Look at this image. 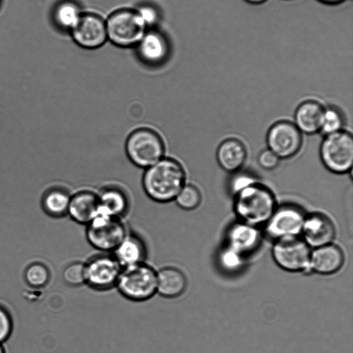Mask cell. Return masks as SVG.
I'll list each match as a JSON object with an SVG mask.
<instances>
[{
    "mask_svg": "<svg viewBox=\"0 0 353 353\" xmlns=\"http://www.w3.org/2000/svg\"><path fill=\"white\" fill-rule=\"evenodd\" d=\"M143 188L146 194L159 203H167L175 197L185 184V172L176 159L163 157L145 169Z\"/></svg>",
    "mask_w": 353,
    "mask_h": 353,
    "instance_id": "1",
    "label": "cell"
},
{
    "mask_svg": "<svg viewBox=\"0 0 353 353\" xmlns=\"http://www.w3.org/2000/svg\"><path fill=\"white\" fill-rule=\"evenodd\" d=\"M234 208L242 222L251 225L266 223L276 208L270 190L258 182L234 195Z\"/></svg>",
    "mask_w": 353,
    "mask_h": 353,
    "instance_id": "2",
    "label": "cell"
},
{
    "mask_svg": "<svg viewBox=\"0 0 353 353\" xmlns=\"http://www.w3.org/2000/svg\"><path fill=\"white\" fill-rule=\"evenodd\" d=\"M115 287L130 301H147L157 294V271L145 262L123 267Z\"/></svg>",
    "mask_w": 353,
    "mask_h": 353,
    "instance_id": "3",
    "label": "cell"
},
{
    "mask_svg": "<svg viewBox=\"0 0 353 353\" xmlns=\"http://www.w3.org/2000/svg\"><path fill=\"white\" fill-rule=\"evenodd\" d=\"M125 152L134 165L146 169L164 157L165 143L154 130L140 128L128 137Z\"/></svg>",
    "mask_w": 353,
    "mask_h": 353,
    "instance_id": "4",
    "label": "cell"
},
{
    "mask_svg": "<svg viewBox=\"0 0 353 353\" xmlns=\"http://www.w3.org/2000/svg\"><path fill=\"white\" fill-rule=\"evenodd\" d=\"M320 157L325 167L336 174H345L353 164V137L341 130L325 135L320 146Z\"/></svg>",
    "mask_w": 353,
    "mask_h": 353,
    "instance_id": "5",
    "label": "cell"
},
{
    "mask_svg": "<svg viewBox=\"0 0 353 353\" xmlns=\"http://www.w3.org/2000/svg\"><path fill=\"white\" fill-rule=\"evenodd\" d=\"M145 23L137 11L121 9L114 12L106 23L110 41L121 47H130L140 42L144 36Z\"/></svg>",
    "mask_w": 353,
    "mask_h": 353,
    "instance_id": "6",
    "label": "cell"
},
{
    "mask_svg": "<svg viewBox=\"0 0 353 353\" xmlns=\"http://www.w3.org/2000/svg\"><path fill=\"white\" fill-rule=\"evenodd\" d=\"M128 233L120 218L98 213L87 225L85 236L94 248L112 253Z\"/></svg>",
    "mask_w": 353,
    "mask_h": 353,
    "instance_id": "7",
    "label": "cell"
},
{
    "mask_svg": "<svg viewBox=\"0 0 353 353\" xmlns=\"http://www.w3.org/2000/svg\"><path fill=\"white\" fill-rule=\"evenodd\" d=\"M272 254L276 265L285 271L298 272L310 268V246L298 236L276 240Z\"/></svg>",
    "mask_w": 353,
    "mask_h": 353,
    "instance_id": "8",
    "label": "cell"
},
{
    "mask_svg": "<svg viewBox=\"0 0 353 353\" xmlns=\"http://www.w3.org/2000/svg\"><path fill=\"white\" fill-rule=\"evenodd\" d=\"M122 268L112 253L94 255L85 263V284L99 291L111 289L116 286Z\"/></svg>",
    "mask_w": 353,
    "mask_h": 353,
    "instance_id": "9",
    "label": "cell"
},
{
    "mask_svg": "<svg viewBox=\"0 0 353 353\" xmlns=\"http://www.w3.org/2000/svg\"><path fill=\"white\" fill-rule=\"evenodd\" d=\"M266 141L268 149L280 159H288L299 152L303 139L301 132L294 123L280 121L270 128Z\"/></svg>",
    "mask_w": 353,
    "mask_h": 353,
    "instance_id": "10",
    "label": "cell"
},
{
    "mask_svg": "<svg viewBox=\"0 0 353 353\" xmlns=\"http://www.w3.org/2000/svg\"><path fill=\"white\" fill-rule=\"evenodd\" d=\"M305 216L296 205L285 204L276 208L266 223L267 233L276 240L296 237L301 234Z\"/></svg>",
    "mask_w": 353,
    "mask_h": 353,
    "instance_id": "11",
    "label": "cell"
},
{
    "mask_svg": "<svg viewBox=\"0 0 353 353\" xmlns=\"http://www.w3.org/2000/svg\"><path fill=\"white\" fill-rule=\"evenodd\" d=\"M71 32L75 42L88 49L100 47L108 37L106 23L99 15L94 13L81 14Z\"/></svg>",
    "mask_w": 353,
    "mask_h": 353,
    "instance_id": "12",
    "label": "cell"
},
{
    "mask_svg": "<svg viewBox=\"0 0 353 353\" xmlns=\"http://www.w3.org/2000/svg\"><path fill=\"white\" fill-rule=\"evenodd\" d=\"M301 234L303 241L310 246L319 248L332 243L336 229L332 221L321 213L306 215Z\"/></svg>",
    "mask_w": 353,
    "mask_h": 353,
    "instance_id": "13",
    "label": "cell"
},
{
    "mask_svg": "<svg viewBox=\"0 0 353 353\" xmlns=\"http://www.w3.org/2000/svg\"><path fill=\"white\" fill-rule=\"evenodd\" d=\"M345 256L341 248L332 243L315 248L311 252L310 268L316 273L330 275L343 267Z\"/></svg>",
    "mask_w": 353,
    "mask_h": 353,
    "instance_id": "14",
    "label": "cell"
},
{
    "mask_svg": "<svg viewBox=\"0 0 353 353\" xmlns=\"http://www.w3.org/2000/svg\"><path fill=\"white\" fill-rule=\"evenodd\" d=\"M261 240V234L255 226L241 222L229 230L228 241L230 250L238 256L256 249Z\"/></svg>",
    "mask_w": 353,
    "mask_h": 353,
    "instance_id": "15",
    "label": "cell"
},
{
    "mask_svg": "<svg viewBox=\"0 0 353 353\" xmlns=\"http://www.w3.org/2000/svg\"><path fill=\"white\" fill-rule=\"evenodd\" d=\"M99 213L98 196L83 190L71 196L68 214L75 222L88 225Z\"/></svg>",
    "mask_w": 353,
    "mask_h": 353,
    "instance_id": "16",
    "label": "cell"
},
{
    "mask_svg": "<svg viewBox=\"0 0 353 353\" xmlns=\"http://www.w3.org/2000/svg\"><path fill=\"white\" fill-rule=\"evenodd\" d=\"M247 158L244 144L237 139H228L219 145L216 150V160L220 167L230 173L241 170Z\"/></svg>",
    "mask_w": 353,
    "mask_h": 353,
    "instance_id": "17",
    "label": "cell"
},
{
    "mask_svg": "<svg viewBox=\"0 0 353 353\" xmlns=\"http://www.w3.org/2000/svg\"><path fill=\"white\" fill-rule=\"evenodd\" d=\"M325 108L317 101L310 100L301 103L294 114V125L302 133L313 134L320 132Z\"/></svg>",
    "mask_w": 353,
    "mask_h": 353,
    "instance_id": "18",
    "label": "cell"
},
{
    "mask_svg": "<svg viewBox=\"0 0 353 353\" xmlns=\"http://www.w3.org/2000/svg\"><path fill=\"white\" fill-rule=\"evenodd\" d=\"M188 286L186 276L180 269L168 266L157 271V293L173 299L182 295Z\"/></svg>",
    "mask_w": 353,
    "mask_h": 353,
    "instance_id": "19",
    "label": "cell"
},
{
    "mask_svg": "<svg viewBox=\"0 0 353 353\" xmlns=\"http://www.w3.org/2000/svg\"><path fill=\"white\" fill-rule=\"evenodd\" d=\"M122 267L145 262L147 248L138 235L128 233L112 252Z\"/></svg>",
    "mask_w": 353,
    "mask_h": 353,
    "instance_id": "20",
    "label": "cell"
},
{
    "mask_svg": "<svg viewBox=\"0 0 353 353\" xmlns=\"http://www.w3.org/2000/svg\"><path fill=\"white\" fill-rule=\"evenodd\" d=\"M97 196L99 213L120 218L127 212L129 200L122 189L116 186H108Z\"/></svg>",
    "mask_w": 353,
    "mask_h": 353,
    "instance_id": "21",
    "label": "cell"
},
{
    "mask_svg": "<svg viewBox=\"0 0 353 353\" xmlns=\"http://www.w3.org/2000/svg\"><path fill=\"white\" fill-rule=\"evenodd\" d=\"M71 194L67 189L54 186L48 188L43 194L41 205L50 216L61 217L68 214Z\"/></svg>",
    "mask_w": 353,
    "mask_h": 353,
    "instance_id": "22",
    "label": "cell"
},
{
    "mask_svg": "<svg viewBox=\"0 0 353 353\" xmlns=\"http://www.w3.org/2000/svg\"><path fill=\"white\" fill-rule=\"evenodd\" d=\"M139 44V52L146 61L157 63L165 57L167 46L164 39L159 34L151 32L144 34Z\"/></svg>",
    "mask_w": 353,
    "mask_h": 353,
    "instance_id": "23",
    "label": "cell"
},
{
    "mask_svg": "<svg viewBox=\"0 0 353 353\" xmlns=\"http://www.w3.org/2000/svg\"><path fill=\"white\" fill-rule=\"evenodd\" d=\"M81 13L74 3L65 1L59 3L53 9L52 19L54 25L61 30H72Z\"/></svg>",
    "mask_w": 353,
    "mask_h": 353,
    "instance_id": "24",
    "label": "cell"
},
{
    "mask_svg": "<svg viewBox=\"0 0 353 353\" xmlns=\"http://www.w3.org/2000/svg\"><path fill=\"white\" fill-rule=\"evenodd\" d=\"M174 200L179 208L185 210H192L199 206L201 194L194 185L185 184Z\"/></svg>",
    "mask_w": 353,
    "mask_h": 353,
    "instance_id": "25",
    "label": "cell"
},
{
    "mask_svg": "<svg viewBox=\"0 0 353 353\" xmlns=\"http://www.w3.org/2000/svg\"><path fill=\"white\" fill-rule=\"evenodd\" d=\"M344 118L342 112L334 107L325 108L320 132L325 136L343 130Z\"/></svg>",
    "mask_w": 353,
    "mask_h": 353,
    "instance_id": "26",
    "label": "cell"
},
{
    "mask_svg": "<svg viewBox=\"0 0 353 353\" xmlns=\"http://www.w3.org/2000/svg\"><path fill=\"white\" fill-rule=\"evenodd\" d=\"M64 281L72 286H79L85 283V263L74 262L65 268L63 271Z\"/></svg>",
    "mask_w": 353,
    "mask_h": 353,
    "instance_id": "27",
    "label": "cell"
},
{
    "mask_svg": "<svg viewBox=\"0 0 353 353\" xmlns=\"http://www.w3.org/2000/svg\"><path fill=\"white\" fill-rule=\"evenodd\" d=\"M27 283L33 287L45 285L49 280V272L47 268L40 263L30 265L25 274Z\"/></svg>",
    "mask_w": 353,
    "mask_h": 353,
    "instance_id": "28",
    "label": "cell"
},
{
    "mask_svg": "<svg viewBox=\"0 0 353 353\" xmlns=\"http://www.w3.org/2000/svg\"><path fill=\"white\" fill-rule=\"evenodd\" d=\"M234 174L229 183L230 190L234 195L257 182L256 178L248 172H239L238 171Z\"/></svg>",
    "mask_w": 353,
    "mask_h": 353,
    "instance_id": "29",
    "label": "cell"
},
{
    "mask_svg": "<svg viewBox=\"0 0 353 353\" xmlns=\"http://www.w3.org/2000/svg\"><path fill=\"white\" fill-rule=\"evenodd\" d=\"M280 159L277 155L269 149L261 151L258 156L259 165L267 170L275 169L279 165Z\"/></svg>",
    "mask_w": 353,
    "mask_h": 353,
    "instance_id": "30",
    "label": "cell"
},
{
    "mask_svg": "<svg viewBox=\"0 0 353 353\" xmlns=\"http://www.w3.org/2000/svg\"><path fill=\"white\" fill-rule=\"evenodd\" d=\"M12 330V321L8 312L0 307V343L6 341Z\"/></svg>",
    "mask_w": 353,
    "mask_h": 353,
    "instance_id": "31",
    "label": "cell"
},
{
    "mask_svg": "<svg viewBox=\"0 0 353 353\" xmlns=\"http://www.w3.org/2000/svg\"><path fill=\"white\" fill-rule=\"evenodd\" d=\"M144 23L146 24L153 22L155 19L154 10L150 8H143L139 12Z\"/></svg>",
    "mask_w": 353,
    "mask_h": 353,
    "instance_id": "32",
    "label": "cell"
},
{
    "mask_svg": "<svg viewBox=\"0 0 353 353\" xmlns=\"http://www.w3.org/2000/svg\"><path fill=\"white\" fill-rule=\"evenodd\" d=\"M324 3H328V4H336L341 3L342 1L345 0H320Z\"/></svg>",
    "mask_w": 353,
    "mask_h": 353,
    "instance_id": "33",
    "label": "cell"
},
{
    "mask_svg": "<svg viewBox=\"0 0 353 353\" xmlns=\"http://www.w3.org/2000/svg\"><path fill=\"white\" fill-rule=\"evenodd\" d=\"M248 1V3H253V4H259L265 2L267 0H245Z\"/></svg>",
    "mask_w": 353,
    "mask_h": 353,
    "instance_id": "34",
    "label": "cell"
},
{
    "mask_svg": "<svg viewBox=\"0 0 353 353\" xmlns=\"http://www.w3.org/2000/svg\"><path fill=\"white\" fill-rule=\"evenodd\" d=\"M0 353H6L3 346L0 343Z\"/></svg>",
    "mask_w": 353,
    "mask_h": 353,
    "instance_id": "35",
    "label": "cell"
},
{
    "mask_svg": "<svg viewBox=\"0 0 353 353\" xmlns=\"http://www.w3.org/2000/svg\"><path fill=\"white\" fill-rule=\"evenodd\" d=\"M2 3H3V0H0V9H1V6H2Z\"/></svg>",
    "mask_w": 353,
    "mask_h": 353,
    "instance_id": "36",
    "label": "cell"
}]
</instances>
